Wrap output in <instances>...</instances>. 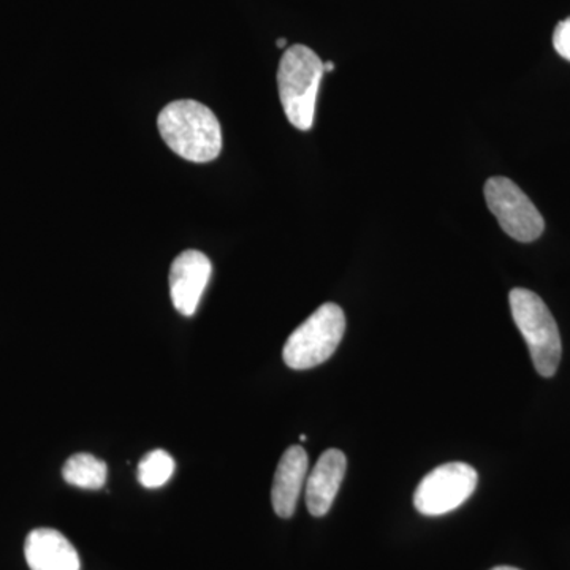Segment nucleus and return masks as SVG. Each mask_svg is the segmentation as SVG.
Returning a JSON list of instances; mask_svg holds the SVG:
<instances>
[{
    "mask_svg": "<svg viewBox=\"0 0 570 570\" xmlns=\"http://www.w3.org/2000/svg\"><path fill=\"white\" fill-rule=\"evenodd\" d=\"M212 273V261L200 250H184L175 258L168 283L171 302L179 314L186 317L194 316Z\"/></svg>",
    "mask_w": 570,
    "mask_h": 570,
    "instance_id": "7",
    "label": "nucleus"
},
{
    "mask_svg": "<svg viewBox=\"0 0 570 570\" xmlns=\"http://www.w3.org/2000/svg\"><path fill=\"white\" fill-rule=\"evenodd\" d=\"M485 200L502 230L520 243H532L543 234L546 220L512 179L493 176L485 184Z\"/></svg>",
    "mask_w": 570,
    "mask_h": 570,
    "instance_id": "5",
    "label": "nucleus"
},
{
    "mask_svg": "<svg viewBox=\"0 0 570 570\" xmlns=\"http://www.w3.org/2000/svg\"><path fill=\"white\" fill-rule=\"evenodd\" d=\"M276 45H277V48H285V47H287V40L279 39L276 41Z\"/></svg>",
    "mask_w": 570,
    "mask_h": 570,
    "instance_id": "15",
    "label": "nucleus"
},
{
    "mask_svg": "<svg viewBox=\"0 0 570 570\" xmlns=\"http://www.w3.org/2000/svg\"><path fill=\"white\" fill-rule=\"evenodd\" d=\"M512 317L527 341L535 371L554 376L560 366L562 344L557 321L543 299L528 288H513L509 295Z\"/></svg>",
    "mask_w": 570,
    "mask_h": 570,
    "instance_id": "3",
    "label": "nucleus"
},
{
    "mask_svg": "<svg viewBox=\"0 0 570 570\" xmlns=\"http://www.w3.org/2000/svg\"><path fill=\"white\" fill-rule=\"evenodd\" d=\"M62 478L69 485L77 487V489L100 490L107 482V463L96 459L91 453H77L63 464Z\"/></svg>",
    "mask_w": 570,
    "mask_h": 570,
    "instance_id": "11",
    "label": "nucleus"
},
{
    "mask_svg": "<svg viewBox=\"0 0 570 570\" xmlns=\"http://www.w3.org/2000/svg\"><path fill=\"white\" fill-rule=\"evenodd\" d=\"M306 439H307V438L305 436V434H302V436H299V441H302V442H305V441H306Z\"/></svg>",
    "mask_w": 570,
    "mask_h": 570,
    "instance_id": "17",
    "label": "nucleus"
},
{
    "mask_svg": "<svg viewBox=\"0 0 570 570\" xmlns=\"http://www.w3.org/2000/svg\"><path fill=\"white\" fill-rule=\"evenodd\" d=\"M175 460L165 450H153L138 464V480L145 489H160L175 474Z\"/></svg>",
    "mask_w": 570,
    "mask_h": 570,
    "instance_id": "12",
    "label": "nucleus"
},
{
    "mask_svg": "<svg viewBox=\"0 0 570 570\" xmlns=\"http://www.w3.org/2000/svg\"><path fill=\"white\" fill-rule=\"evenodd\" d=\"M307 466L309 460L302 445H292L285 450L283 459L277 464L272 489L273 509L281 519H291L294 515L296 502L305 485Z\"/></svg>",
    "mask_w": 570,
    "mask_h": 570,
    "instance_id": "10",
    "label": "nucleus"
},
{
    "mask_svg": "<svg viewBox=\"0 0 570 570\" xmlns=\"http://www.w3.org/2000/svg\"><path fill=\"white\" fill-rule=\"evenodd\" d=\"M324 75V62L311 48L294 45L285 50L277 69V88L285 116L298 130L313 127Z\"/></svg>",
    "mask_w": 570,
    "mask_h": 570,
    "instance_id": "2",
    "label": "nucleus"
},
{
    "mask_svg": "<svg viewBox=\"0 0 570 570\" xmlns=\"http://www.w3.org/2000/svg\"><path fill=\"white\" fill-rule=\"evenodd\" d=\"M346 316L336 303H325L288 336L283 356L292 370H311L325 363L343 341Z\"/></svg>",
    "mask_w": 570,
    "mask_h": 570,
    "instance_id": "4",
    "label": "nucleus"
},
{
    "mask_svg": "<svg viewBox=\"0 0 570 570\" xmlns=\"http://www.w3.org/2000/svg\"><path fill=\"white\" fill-rule=\"evenodd\" d=\"M491 570H520V569L509 568V566H499V568H494Z\"/></svg>",
    "mask_w": 570,
    "mask_h": 570,
    "instance_id": "16",
    "label": "nucleus"
},
{
    "mask_svg": "<svg viewBox=\"0 0 570 570\" xmlns=\"http://www.w3.org/2000/svg\"><path fill=\"white\" fill-rule=\"evenodd\" d=\"M347 460L341 450L322 453L306 482V505L311 515L324 517L332 509L346 475Z\"/></svg>",
    "mask_w": 570,
    "mask_h": 570,
    "instance_id": "8",
    "label": "nucleus"
},
{
    "mask_svg": "<svg viewBox=\"0 0 570 570\" xmlns=\"http://www.w3.org/2000/svg\"><path fill=\"white\" fill-rule=\"evenodd\" d=\"M333 70H335V63L324 62V71H333Z\"/></svg>",
    "mask_w": 570,
    "mask_h": 570,
    "instance_id": "14",
    "label": "nucleus"
},
{
    "mask_svg": "<svg viewBox=\"0 0 570 570\" xmlns=\"http://www.w3.org/2000/svg\"><path fill=\"white\" fill-rule=\"evenodd\" d=\"M157 127L168 148L189 163H212L223 149L219 119L197 100L168 104L157 118Z\"/></svg>",
    "mask_w": 570,
    "mask_h": 570,
    "instance_id": "1",
    "label": "nucleus"
},
{
    "mask_svg": "<svg viewBox=\"0 0 570 570\" xmlns=\"http://www.w3.org/2000/svg\"><path fill=\"white\" fill-rule=\"evenodd\" d=\"M26 561L31 570H80V557L62 532L40 528L26 539Z\"/></svg>",
    "mask_w": 570,
    "mask_h": 570,
    "instance_id": "9",
    "label": "nucleus"
},
{
    "mask_svg": "<svg viewBox=\"0 0 570 570\" xmlns=\"http://www.w3.org/2000/svg\"><path fill=\"white\" fill-rule=\"evenodd\" d=\"M553 47L561 58L570 62V18L561 21L554 29Z\"/></svg>",
    "mask_w": 570,
    "mask_h": 570,
    "instance_id": "13",
    "label": "nucleus"
},
{
    "mask_svg": "<svg viewBox=\"0 0 570 570\" xmlns=\"http://www.w3.org/2000/svg\"><path fill=\"white\" fill-rule=\"evenodd\" d=\"M479 475L466 463L442 464L419 483L414 505L422 515L439 517L463 505L478 487Z\"/></svg>",
    "mask_w": 570,
    "mask_h": 570,
    "instance_id": "6",
    "label": "nucleus"
}]
</instances>
